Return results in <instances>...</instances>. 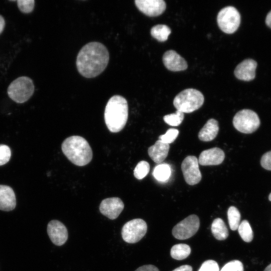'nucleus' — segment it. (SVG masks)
<instances>
[{
	"label": "nucleus",
	"mask_w": 271,
	"mask_h": 271,
	"mask_svg": "<svg viewBox=\"0 0 271 271\" xmlns=\"http://www.w3.org/2000/svg\"><path fill=\"white\" fill-rule=\"evenodd\" d=\"M219 131V125L217 120L211 118L207 120L198 133V138L203 142H210L213 140L217 136Z\"/></svg>",
	"instance_id": "obj_19"
},
{
	"label": "nucleus",
	"mask_w": 271,
	"mask_h": 271,
	"mask_svg": "<svg viewBox=\"0 0 271 271\" xmlns=\"http://www.w3.org/2000/svg\"><path fill=\"white\" fill-rule=\"evenodd\" d=\"M260 164L265 170L271 171V151L262 155L260 160Z\"/></svg>",
	"instance_id": "obj_33"
},
{
	"label": "nucleus",
	"mask_w": 271,
	"mask_h": 271,
	"mask_svg": "<svg viewBox=\"0 0 271 271\" xmlns=\"http://www.w3.org/2000/svg\"><path fill=\"white\" fill-rule=\"evenodd\" d=\"M11 157L10 148L5 145H0V166L7 163Z\"/></svg>",
	"instance_id": "obj_31"
},
{
	"label": "nucleus",
	"mask_w": 271,
	"mask_h": 271,
	"mask_svg": "<svg viewBox=\"0 0 271 271\" xmlns=\"http://www.w3.org/2000/svg\"><path fill=\"white\" fill-rule=\"evenodd\" d=\"M225 158V154L222 150L215 147L202 151L199 157L198 163L202 166L218 165L221 164Z\"/></svg>",
	"instance_id": "obj_14"
},
{
	"label": "nucleus",
	"mask_w": 271,
	"mask_h": 271,
	"mask_svg": "<svg viewBox=\"0 0 271 271\" xmlns=\"http://www.w3.org/2000/svg\"><path fill=\"white\" fill-rule=\"evenodd\" d=\"M240 15L236 8L228 6L222 8L218 13L217 22L220 29L226 34H232L240 24Z\"/></svg>",
	"instance_id": "obj_7"
},
{
	"label": "nucleus",
	"mask_w": 271,
	"mask_h": 271,
	"mask_svg": "<svg viewBox=\"0 0 271 271\" xmlns=\"http://www.w3.org/2000/svg\"><path fill=\"white\" fill-rule=\"evenodd\" d=\"M165 66L172 71H180L188 67L186 61L175 51L170 50L165 52L163 56Z\"/></svg>",
	"instance_id": "obj_15"
},
{
	"label": "nucleus",
	"mask_w": 271,
	"mask_h": 271,
	"mask_svg": "<svg viewBox=\"0 0 271 271\" xmlns=\"http://www.w3.org/2000/svg\"><path fill=\"white\" fill-rule=\"evenodd\" d=\"M169 148V144L159 140L154 145L149 148L148 155L155 163L160 164L167 157Z\"/></svg>",
	"instance_id": "obj_18"
},
{
	"label": "nucleus",
	"mask_w": 271,
	"mask_h": 271,
	"mask_svg": "<svg viewBox=\"0 0 271 271\" xmlns=\"http://www.w3.org/2000/svg\"><path fill=\"white\" fill-rule=\"evenodd\" d=\"M17 5L20 11L25 14L31 13L35 7L34 0H18Z\"/></svg>",
	"instance_id": "obj_29"
},
{
	"label": "nucleus",
	"mask_w": 271,
	"mask_h": 271,
	"mask_svg": "<svg viewBox=\"0 0 271 271\" xmlns=\"http://www.w3.org/2000/svg\"><path fill=\"white\" fill-rule=\"evenodd\" d=\"M268 199L269 201H271V193L269 194V196H268Z\"/></svg>",
	"instance_id": "obj_39"
},
{
	"label": "nucleus",
	"mask_w": 271,
	"mask_h": 271,
	"mask_svg": "<svg viewBox=\"0 0 271 271\" xmlns=\"http://www.w3.org/2000/svg\"><path fill=\"white\" fill-rule=\"evenodd\" d=\"M200 220L194 214L190 215L177 223L172 229L173 235L178 239L190 238L198 230Z\"/></svg>",
	"instance_id": "obj_9"
},
{
	"label": "nucleus",
	"mask_w": 271,
	"mask_h": 271,
	"mask_svg": "<svg viewBox=\"0 0 271 271\" xmlns=\"http://www.w3.org/2000/svg\"><path fill=\"white\" fill-rule=\"evenodd\" d=\"M16 206V198L13 189L9 186L0 185V210L10 211Z\"/></svg>",
	"instance_id": "obj_17"
},
{
	"label": "nucleus",
	"mask_w": 271,
	"mask_h": 271,
	"mask_svg": "<svg viewBox=\"0 0 271 271\" xmlns=\"http://www.w3.org/2000/svg\"><path fill=\"white\" fill-rule=\"evenodd\" d=\"M243 265L242 263L238 260H231L221 268L220 271H243Z\"/></svg>",
	"instance_id": "obj_30"
},
{
	"label": "nucleus",
	"mask_w": 271,
	"mask_h": 271,
	"mask_svg": "<svg viewBox=\"0 0 271 271\" xmlns=\"http://www.w3.org/2000/svg\"><path fill=\"white\" fill-rule=\"evenodd\" d=\"M233 125L238 131L244 133H251L259 126L260 122L258 115L253 111L244 109L234 115Z\"/></svg>",
	"instance_id": "obj_6"
},
{
	"label": "nucleus",
	"mask_w": 271,
	"mask_h": 271,
	"mask_svg": "<svg viewBox=\"0 0 271 271\" xmlns=\"http://www.w3.org/2000/svg\"><path fill=\"white\" fill-rule=\"evenodd\" d=\"M190 247L184 243L175 244L171 248V256L174 259L182 260L187 258L190 254Z\"/></svg>",
	"instance_id": "obj_22"
},
{
	"label": "nucleus",
	"mask_w": 271,
	"mask_h": 271,
	"mask_svg": "<svg viewBox=\"0 0 271 271\" xmlns=\"http://www.w3.org/2000/svg\"><path fill=\"white\" fill-rule=\"evenodd\" d=\"M171 169L167 164H160L157 166L153 171V176L156 180L165 182L169 178Z\"/></svg>",
	"instance_id": "obj_23"
},
{
	"label": "nucleus",
	"mask_w": 271,
	"mask_h": 271,
	"mask_svg": "<svg viewBox=\"0 0 271 271\" xmlns=\"http://www.w3.org/2000/svg\"><path fill=\"white\" fill-rule=\"evenodd\" d=\"M184 113L177 110L173 113L165 115L163 117L164 121L171 126H178L184 119Z\"/></svg>",
	"instance_id": "obj_26"
},
{
	"label": "nucleus",
	"mask_w": 271,
	"mask_h": 271,
	"mask_svg": "<svg viewBox=\"0 0 271 271\" xmlns=\"http://www.w3.org/2000/svg\"><path fill=\"white\" fill-rule=\"evenodd\" d=\"M237 229L240 237L244 241L249 242L252 241L253 237V231L248 221L243 220Z\"/></svg>",
	"instance_id": "obj_25"
},
{
	"label": "nucleus",
	"mask_w": 271,
	"mask_h": 271,
	"mask_svg": "<svg viewBox=\"0 0 271 271\" xmlns=\"http://www.w3.org/2000/svg\"><path fill=\"white\" fill-rule=\"evenodd\" d=\"M128 115V104L125 98L115 95L108 100L104 116L106 125L110 132L121 131L126 123Z\"/></svg>",
	"instance_id": "obj_2"
},
{
	"label": "nucleus",
	"mask_w": 271,
	"mask_h": 271,
	"mask_svg": "<svg viewBox=\"0 0 271 271\" xmlns=\"http://www.w3.org/2000/svg\"><path fill=\"white\" fill-rule=\"evenodd\" d=\"M172 271H192V267L189 265H181Z\"/></svg>",
	"instance_id": "obj_35"
},
{
	"label": "nucleus",
	"mask_w": 271,
	"mask_h": 271,
	"mask_svg": "<svg viewBox=\"0 0 271 271\" xmlns=\"http://www.w3.org/2000/svg\"><path fill=\"white\" fill-rule=\"evenodd\" d=\"M204 101L203 94L194 88H187L174 98L173 104L177 110L184 113L192 112L200 108Z\"/></svg>",
	"instance_id": "obj_4"
},
{
	"label": "nucleus",
	"mask_w": 271,
	"mask_h": 271,
	"mask_svg": "<svg viewBox=\"0 0 271 271\" xmlns=\"http://www.w3.org/2000/svg\"><path fill=\"white\" fill-rule=\"evenodd\" d=\"M179 130L176 128H170L165 134L159 136V140L162 142L169 144L173 143L177 138Z\"/></svg>",
	"instance_id": "obj_28"
},
{
	"label": "nucleus",
	"mask_w": 271,
	"mask_h": 271,
	"mask_svg": "<svg viewBox=\"0 0 271 271\" xmlns=\"http://www.w3.org/2000/svg\"><path fill=\"white\" fill-rule=\"evenodd\" d=\"M211 231L214 237L218 240L226 239L229 235L226 224L220 218H217L213 221Z\"/></svg>",
	"instance_id": "obj_20"
},
{
	"label": "nucleus",
	"mask_w": 271,
	"mask_h": 271,
	"mask_svg": "<svg viewBox=\"0 0 271 271\" xmlns=\"http://www.w3.org/2000/svg\"><path fill=\"white\" fill-rule=\"evenodd\" d=\"M123 208L124 204L118 197L103 199L99 205L100 213L111 220L117 218Z\"/></svg>",
	"instance_id": "obj_12"
},
{
	"label": "nucleus",
	"mask_w": 271,
	"mask_h": 271,
	"mask_svg": "<svg viewBox=\"0 0 271 271\" xmlns=\"http://www.w3.org/2000/svg\"><path fill=\"white\" fill-rule=\"evenodd\" d=\"M134 3L142 13L149 17L161 15L166 8V3L163 0H136Z\"/></svg>",
	"instance_id": "obj_13"
},
{
	"label": "nucleus",
	"mask_w": 271,
	"mask_h": 271,
	"mask_svg": "<svg viewBox=\"0 0 271 271\" xmlns=\"http://www.w3.org/2000/svg\"><path fill=\"white\" fill-rule=\"evenodd\" d=\"M135 271H159V270L154 265L147 264L140 266Z\"/></svg>",
	"instance_id": "obj_34"
},
{
	"label": "nucleus",
	"mask_w": 271,
	"mask_h": 271,
	"mask_svg": "<svg viewBox=\"0 0 271 271\" xmlns=\"http://www.w3.org/2000/svg\"><path fill=\"white\" fill-rule=\"evenodd\" d=\"M5 27V20L4 17L0 15V34L3 31Z\"/></svg>",
	"instance_id": "obj_36"
},
{
	"label": "nucleus",
	"mask_w": 271,
	"mask_h": 271,
	"mask_svg": "<svg viewBox=\"0 0 271 271\" xmlns=\"http://www.w3.org/2000/svg\"><path fill=\"white\" fill-rule=\"evenodd\" d=\"M264 271H271V263L264 269Z\"/></svg>",
	"instance_id": "obj_38"
},
{
	"label": "nucleus",
	"mask_w": 271,
	"mask_h": 271,
	"mask_svg": "<svg viewBox=\"0 0 271 271\" xmlns=\"http://www.w3.org/2000/svg\"><path fill=\"white\" fill-rule=\"evenodd\" d=\"M266 25L271 28V11L268 13L265 19Z\"/></svg>",
	"instance_id": "obj_37"
},
{
	"label": "nucleus",
	"mask_w": 271,
	"mask_h": 271,
	"mask_svg": "<svg viewBox=\"0 0 271 271\" xmlns=\"http://www.w3.org/2000/svg\"><path fill=\"white\" fill-rule=\"evenodd\" d=\"M107 48L102 43L92 42L86 44L79 51L76 58V66L83 77L94 78L101 74L109 62Z\"/></svg>",
	"instance_id": "obj_1"
},
{
	"label": "nucleus",
	"mask_w": 271,
	"mask_h": 271,
	"mask_svg": "<svg viewBox=\"0 0 271 271\" xmlns=\"http://www.w3.org/2000/svg\"><path fill=\"white\" fill-rule=\"evenodd\" d=\"M181 170L188 184L194 185L201 181L202 175L199 168L198 160L195 156L186 157L182 163Z\"/></svg>",
	"instance_id": "obj_10"
},
{
	"label": "nucleus",
	"mask_w": 271,
	"mask_h": 271,
	"mask_svg": "<svg viewBox=\"0 0 271 271\" xmlns=\"http://www.w3.org/2000/svg\"><path fill=\"white\" fill-rule=\"evenodd\" d=\"M34 90L33 80L30 77L21 76L10 83L7 92L12 100L18 103H23L31 98Z\"/></svg>",
	"instance_id": "obj_5"
},
{
	"label": "nucleus",
	"mask_w": 271,
	"mask_h": 271,
	"mask_svg": "<svg viewBox=\"0 0 271 271\" xmlns=\"http://www.w3.org/2000/svg\"><path fill=\"white\" fill-rule=\"evenodd\" d=\"M227 216L230 228L232 230L238 229L240 224L241 215L239 211L234 206L229 207L227 211Z\"/></svg>",
	"instance_id": "obj_24"
},
{
	"label": "nucleus",
	"mask_w": 271,
	"mask_h": 271,
	"mask_svg": "<svg viewBox=\"0 0 271 271\" xmlns=\"http://www.w3.org/2000/svg\"><path fill=\"white\" fill-rule=\"evenodd\" d=\"M257 63L253 60L247 59L240 63L235 68L234 74L235 77L241 80L250 81L255 76Z\"/></svg>",
	"instance_id": "obj_16"
},
{
	"label": "nucleus",
	"mask_w": 271,
	"mask_h": 271,
	"mask_svg": "<svg viewBox=\"0 0 271 271\" xmlns=\"http://www.w3.org/2000/svg\"><path fill=\"white\" fill-rule=\"evenodd\" d=\"M47 233L52 243L57 246L63 245L68 237L67 228L57 220H52L48 223Z\"/></svg>",
	"instance_id": "obj_11"
},
{
	"label": "nucleus",
	"mask_w": 271,
	"mask_h": 271,
	"mask_svg": "<svg viewBox=\"0 0 271 271\" xmlns=\"http://www.w3.org/2000/svg\"><path fill=\"white\" fill-rule=\"evenodd\" d=\"M171 33L170 28L166 25H157L151 30V35L159 42L166 41Z\"/></svg>",
	"instance_id": "obj_21"
},
{
	"label": "nucleus",
	"mask_w": 271,
	"mask_h": 271,
	"mask_svg": "<svg viewBox=\"0 0 271 271\" xmlns=\"http://www.w3.org/2000/svg\"><path fill=\"white\" fill-rule=\"evenodd\" d=\"M150 171V165L146 161H141L138 163L133 170V175L138 180L145 178Z\"/></svg>",
	"instance_id": "obj_27"
},
{
	"label": "nucleus",
	"mask_w": 271,
	"mask_h": 271,
	"mask_svg": "<svg viewBox=\"0 0 271 271\" xmlns=\"http://www.w3.org/2000/svg\"><path fill=\"white\" fill-rule=\"evenodd\" d=\"M147 231V224L142 219L137 218L128 221L121 229L123 240L129 243L139 241Z\"/></svg>",
	"instance_id": "obj_8"
},
{
	"label": "nucleus",
	"mask_w": 271,
	"mask_h": 271,
	"mask_svg": "<svg viewBox=\"0 0 271 271\" xmlns=\"http://www.w3.org/2000/svg\"><path fill=\"white\" fill-rule=\"evenodd\" d=\"M219 268L217 262L213 260L205 261L198 271H219Z\"/></svg>",
	"instance_id": "obj_32"
},
{
	"label": "nucleus",
	"mask_w": 271,
	"mask_h": 271,
	"mask_svg": "<svg viewBox=\"0 0 271 271\" xmlns=\"http://www.w3.org/2000/svg\"><path fill=\"white\" fill-rule=\"evenodd\" d=\"M61 149L67 158L76 166H85L92 160L91 148L81 136H73L66 138L62 144Z\"/></svg>",
	"instance_id": "obj_3"
}]
</instances>
